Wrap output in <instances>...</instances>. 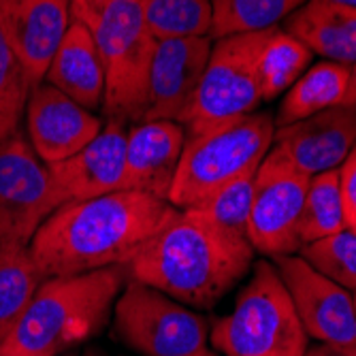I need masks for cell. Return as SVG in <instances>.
<instances>
[{
  "label": "cell",
  "instance_id": "1",
  "mask_svg": "<svg viewBox=\"0 0 356 356\" xmlns=\"http://www.w3.org/2000/svg\"><path fill=\"white\" fill-rule=\"evenodd\" d=\"M169 201L137 190L62 203L30 241L45 277L126 267L175 216Z\"/></svg>",
  "mask_w": 356,
  "mask_h": 356
},
{
  "label": "cell",
  "instance_id": "2",
  "mask_svg": "<svg viewBox=\"0 0 356 356\" xmlns=\"http://www.w3.org/2000/svg\"><path fill=\"white\" fill-rule=\"evenodd\" d=\"M252 265L250 239L224 231L197 209H177L126 269L128 280L147 284L188 307L209 309Z\"/></svg>",
  "mask_w": 356,
  "mask_h": 356
},
{
  "label": "cell",
  "instance_id": "3",
  "mask_svg": "<svg viewBox=\"0 0 356 356\" xmlns=\"http://www.w3.org/2000/svg\"><path fill=\"white\" fill-rule=\"evenodd\" d=\"M128 282L126 267L45 277L0 356H60L105 325Z\"/></svg>",
  "mask_w": 356,
  "mask_h": 356
},
{
  "label": "cell",
  "instance_id": "4",
  "mask_svg": "<svg viewBox=\"0 0 356 356\" xmlns=\"http://www.w3.org/2000/svg\"><path fill=\"white\" fill-rule=\"evenodd\" d=\"M99 47L105 69L103 113L126 126L139 124L147 105V75L156 39L143 17L141 0H71Z\"/></svg>",
  "mask_w": 356,
  "mask_h": 356
},
{
  "label": "cell",
  "instance_id": "5",
  "mask_svg": "<svg viewBox=\"0 0 356 356\" xmlns=\"http://www.w3.org/2000/svg\"><path fill=\"white\" fill-rule=\"evenodd\" d=\"M273 133V115L267 111H254L197 133H186L169 203L175 209H190L222 186L258 169L271 149Z\"/></svg>",
  "mask_w": 356,
  "mask_h": 356
},
{
  "label": "cell",
  "instance_id": "6",
  "mask_svg": "<svg viewBox=\"0 0 356 356\" xmlns=\"http://www.w3.org/2000/svg\"><path fill=\"white\" fill-rule=\"evenodd\" d=\"M307 333L269 261H256L233 309L218 318L209 341L224 356H305Z\"/></svg>",
  "mask_w": 356,
  "mask_h": 356
},
{
  "label": "cell",
  "instance_id": "7",
  "mask_svg": "<svg viewBox=\"0 0 356 356\" xmlns=\"http://www.w3.org/2000/svg\"><path fill=\"white\" fill-rule=\"evenodd\" d=\"M113 331L143 356H197L209 339L203 316L135 280H128L115 299Z\"/></svg>",
  "mask_w": 356,
  "mask_h": 356
},
{
  "label": "cell",
  "instance_id": "8",
  "mask_svg": "<svg viewBox=\"0 0 356 356\" xmlns=\"http://www.w3.org/2000/svg\"><path fill=\"white\" fill-rule=\"evenodd\" d=\"M265 32H245L218 39L211 45L207 67L184 122L186 133L254 113L263 103L256 73V56Z\"/></svg>",
  "mask_w": 356,
  "mask_h": 356
},
{
  "label": "cell",
  "instance_id": "9",
  "mask_svg": "<svg viewBox=\"0 0 356 356\" xmlns=\"http://www.w3.org/2000/svg\"><path fill=\"white\" fill-rule=\"evenodd\" d=\"M62 203L49 167L28 137L15 131L0 141V250L28 248Z\"/></svg>",
  "mask_w": 356,
  "mask_h": 356
},
{
  "label": "cell",
  "instance_id": "10",
  "mask_svg": "<svg viewBox=\"0 0 356 356\" xmlns=\"http://www.w3.org/2000/svg\"><path fill=\"white\" fill-rule=\"evenodd\" d=\"M309 179L282 152L269 149L256 171L248 222V239L254 252L277 258L301 250L299 220Z\"/></svg>",
  "mask_w": 356,
  "mask_h": 356
},
{
  "label": "cell",
  "instance_id": "11",
  "mask_svg": "<svg viewBox=\"0 0 356 356\" xmlns=\"http://www.w3.org/2000/svg\"><path fill=\"white\" fill-rule=\"evenodd\" d=\"M307 337L329 346L356 343L354 297L333 280L318 273L299 254L273 258Z\"/></svg>",
  "mask_w": 356,
  "mask_h": 356
},
{
  "label": "cell",
  "instance_id": "12",
  "mask_svg": "<svg viewBox=\"0 0 356 356\" xmlns=\"http://www.w3.org/2000/svg\"><path fill=\"white\" fill-rule=\"evenodd\" d=\"M211 45L209 37L165 39L156 43L147 75L143 120L186 122L199 92Z\"/></svg>",
  "mask_w": 356,
  "mask_h": 356
},
{
  "label": "cell",
  "instance_id": "13",
  "mask_svg": "<svg viewBox=\"0 0 356 356\" xmlns=\"http://www.w3.org/2000/svg\"><path fill=\"white\" fill-rule=\"evenodd\" d=\"M105 120L88 111L47 81L30 90L26 103L28 141L45 165H56L86 147Z\"/></svg>",
  "mask_w": 356,
  "mask_h": 356
},
{
  "label": "cell",
  "instance_id": "14",
  "mask_svg": "<svg viewBox=\"0 0 356 356\" xmlns=\"http://www.w3.org/2000/svg\"><path fill=\"white\" fill-rule=\"evenodd\" d=\"M71 19V0H0V32L32 88L43 83Z\"/></svg>",
  "mask_w": 356,
  "mask_h": 356
},
{
  "label": "cell",
  "instance_id": "15",
  "mask_svg": "<svg viewBox=\"0 0 356 356\" xmlns=\"http://www.w3.org/2000/svg\"><path fill=\"white\" fill-rule=\"evenodd\" d=\"M356 145V107L337 105L305 120L275 128L271 147L314 177L339 169Z\"/></svg>",
  "mask_w": 356,
  "mask_h": 356
},
{
  "label": "cell",
  "instance_id": "16",
  "mask_svg": "<svg viewBox=\"0 0 356 356\" xmlns=\"http://www.w3.org/2000/svg\"><path fill=\"white\" fill-rule=\"evenodd\" d=\"M128 126L105 118L103 131L71 158L49 167L60 199L81 201L124 190Z\"/></svg>",
  "mask_w": 356,
  "mask_h": 356
},
{
  "label": "cell",
  "instance_id": "17",
  "mask_svg": "<svg viewBox=\"0 0 356 356\" xmlns=\"http://www.w3.org/2000/svg\"><path fill=\"white\" fill-rule=\"evenodd\" d=\"M184 145L186 126L179 122L143 120L128 126L124 190L169 201Z\"/></svg>",
  "mask_w": 356,
  "mask_h": 356
},
{
  "label": "cell",
  "instance_id": "18",
  "mask_svg": "<svg viewBox=\"0 0 356 356\" xmlns=\"http://www.w3.org/2000/svg\"><path fill=\"white\" fill-rule=\"evenodd\" d=\"M43 81L64 92L88 111H99L103 107V60L90 30L75 17L64 32Z\"/></svg>",
  "mask_w": 356,
  "mask_h": 356
},
{
  "label": "cell",
  "instance_id": "19",
  "mask_svg": "<svg viewBox=\"0 0 356 356\" xmlns=\"http://www.w3.org/2000/svg\"><path fill=\"white\" fill-rule=\"evenodd\" d=\"M284 30L312 54L350 67L356 62V9L335 0H307L284 19Z\"/></svg>",
  "mask_w": 356,
  "mask_h": 356
},
{
  "label": "cell",
  "instance_id": "20",
  "mask_svg": "<svg viewBox=\"0 0 356 356\" xmlns=\"http://www.w3.org/2000/svg\"><path fill=\"white\" fill-rule=\"evenodd\" d=\"M350 88V67L329 60L316 62L284 92L280 109L273 118L275 128L295 124L314 113L343 105Z\"/></svg>",
  "mask_w": 356,
  "mask_h": 356
},
{
  "label": "cell",
  "instance_id": "21",
  "mask_svg": "<svg viewBox=\"0 0 356 356\" xmlns=\"http://www.w3.org/2000/svg\"><path fill=\"white\" fill-rule=\"evenodd\" d=\"M312 58L314 54L290 32L280 26L269 28L256 56V73L263 103L275 101L293 86L309 69Z\"/></svg>",
  "mask_w": 356,
  "mask_h": 356
},
{
  "label": "cell",
  "instance_id": "22",
  "mask_svg": "<svg viewBox=\"0 0 356 356\" xmlns=\"http://www.w3.org/2000/svg\"><path fill=\"white\" fill-rule=\"evenodd\" d=\"M43 280L30 248L0 250V348L19 325Z\"/></svg>",
  "mask_w": 356,
  "mask_h": 356
},
{
  "label": "cell",
  "instance_id": "23",
  "mask_svg": "<svg viewBox=\"0 0 356 356\" xmlns=\"http://www.w3.org/2000/svg\"><path fill=\"white\" fill-rule=\"evenodd\" d=\"M307 0H211L213 24L209 39L275 28Z\"/></svg>",
  "mask_w": 356,
  "mask_h": 356
},
{
  "label": "cell",
  "instance_id": "24",
  "mask_svg": "<svg viewBox=\"0 0 356 356\" xmlns=\"http://www.w3.org/2000/svg\"><path fill=\"white\" fill-rule=\"evenodd\" d=\"M341 229H348L343 201H341V186L337 169L318 173L309 179L305 201L299 220V243L301 248L329 237Z\"/></svg>",
  "mask_w": 356,
  "mask_h": 356
},
{
  "label": "cell",
  "instance_id": "25",
  "mask_svg": "<svg viewBox=\"0 0 356 356\" xmlns=\"http://www.w3.org/2000/svg\"><path fill=\"white\" fill-rule=\"evenodd\" d=\"M143 17L156 41L209 37L211 0H141Z\"/></svg>",
  "mask_w": 356,
  "mask_h": 356
},
{
  "label": "cell",
  "instance_id": "26",
  "mask_svg": "<svg viewBox=\"0 0 356 356\" xmlns=\"http://www.w3.org/2000/svg\"><path fill=\"white\" fill-rule=\"evenodd\" d=\"M318 273L356 293V233L341 229L297 252Z\"/></svg>",
  "mask_w": 356,
  "mask_h": 356
},
{
  "label": "cell",
  "instance_id": "27",
  "mask_svg": "<svg viewBox=\"0 0 356 356\" xmlns=\"http://www.w3.org/2000/svg\"><path fill=\"white\" fill-rule=\"evenodd\" d=\"M256 171L258 169L243 173L241 177L222 186L203 203L194 205L190 209L201 211L203 216L213 220L218 226H222L224 231L248 239V222H250V209H252V197H254Z\"/></svg>",
  "mask_w": 356,
  "mask_h": 356
},
{
  "label": "cell",
  "instance_id": "28",
  "mask_svg": "<svg viewBox=\"0 0 356 356\" xmlns=\"http://www.w3.org/2000/svg\"><path fill=\"white\" fill-rule=\"evenodd\" d=\"M30 81L15 51L0 32V141L19 131V120L26 113Z\"/></svg>",
  "mask_w": 356,
  "mask_h": 356
},
{
  "label": "cell",
  "instance_id": "29",
  "mask_svg": "<svg viewBox=\"0 0 356 356\" xmlns=\"http://www.w3.org/2000/svg\"><path fill=\"white\" fill-rule=\"evenodd\" d=\"M339 173V186H341V201H343V213L348 229L356 233V145L348 154V158L337 169Z\"/></svg>",
  "mask_w": 356,
  "mask_h": 356
},
{
  "label": "cell",
  "instance_id": "30",
  "mask_svg": "<svg viewBox=\"0 0 356 356\" xmlns=\"http://www.w3.org/2000/svg\"><path fill=\"white\" fill-rule=\"evenodd\" d=\"M305 356H356V343H352V346L318 343V346H309Z\"/></svg>",
  "mask_w": 356,
  "mask_h": 356
},
{
  "label": "cell",
  "instance_id": "31",
  "mask_svg": "<svg viewBox=\"0 0 356 356\" xmlns=\"http://www.w3.org/2000/svg\"><path fill=\"white\" fill-rule=\"evenodd\" d=\"M343 105L356 107V62L352 64V69H350V88H348V94L343 99Z\"/></svg>",
  "mask_w": 356,
  "mask_h": 356
},
{
  "label": "cell",
  "instance_id": "32",
  "mask_svg": "<svg viewBox=\"0 0 356 356\" xmlns=\"http://www.w3.org/2000/svg\"><path fill=\"white\" fill-rule=\"evenodd\" d=\"M335 3H341V5H348V7L356 9V0H335Z\"/></svg>",
  "mask_w": 356,
  "mask_h": 356
},
{
  "label": "cell",
  "instance_id": "33",
  "mask_svg": "<svg viewBox=\"0 0 356 356\" xmlns=\"http://www.w3.org/2000/svg\"><path fill=\"white\" fill-rule=\"evenodd\" d=\"M197 356H218L216 352H211V350H203V352H199Z\"/></svg>",
  "mask_w": 356,
  "mask_h": 356
},
{
  "label": "cell",
  "instance_id": "34",
  "mask_svg": "<svg viewBox=\"0 0 356 356\" xmlns=\"http://www.w3.org/2000/svg\"><path fill=\"white\" fill-rule=\"evenodd\" d=\"M83 356H103L101 352H96V350H90V352H86Z\"/></svg>",
  "mask_w": 356,
  "mask_h": 356
},
{
  "label": "cell",
  "instance_id": "35",
  "mask_svg": "<svg viewBox=\"0 0 356 356\" xmlns=\"http://www.w3.org/2000/svg\"><path fill=\"white\" fill-rule=\"evenodd\" d=\"M352 297H354V314H356V293H354Z\"/></svg>",
  "mask_w": 356,
  "mask_h": 356
},
{
  "label": "cell",
  "instance_id": "36",
  "mask_svg": "<svg viewBox=\"0 0 356 356\" xmlns=\"http://www.w3.org/2000/svg\"><path fill=\"white\" fill-rule=\"evenodd\" d=\"M60 356H75V354H60Z\"/></svg>",
  "mask_w": 356,
  "mask_h": 356
}]
</instances>
